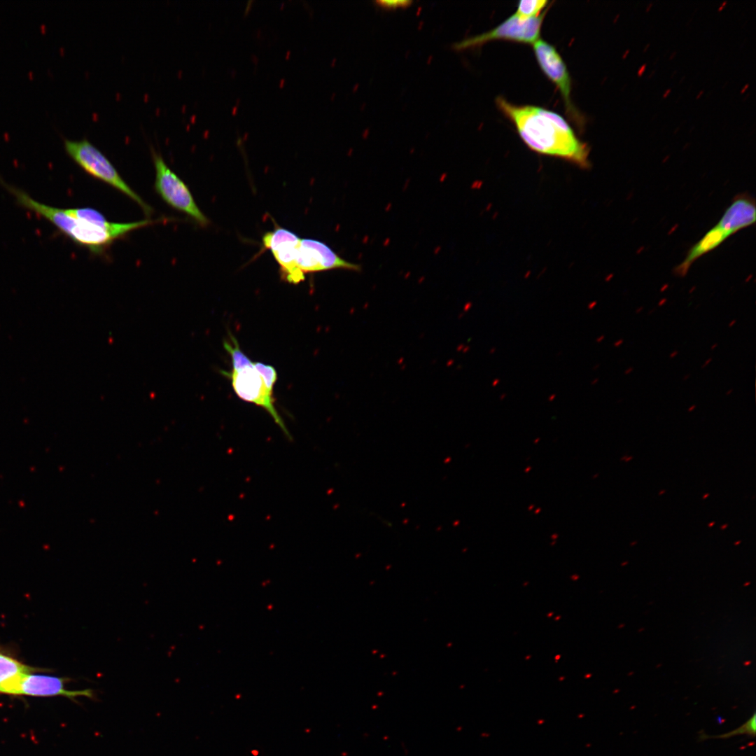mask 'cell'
<instances>
[{"mask_svg":"<svg viewBox=\"0 0 756 756\" xmlns=\"http://www.w3.org/2000/svg\"><path fill=\"white\" fill-rule=\"evenodd\" d=\"M666 302V298H663V299H662L661 300H659V303H658V306H659V307H662V306H663V305H664V304H665Z\"/></svg>","mask_w":756,"mask_h":756,"instance_id":"cell-27","label":"cell"},{"mask_svg":"<svg viewBox=\"0 0 756 756\" xmlns=\"http://www.w3.org/2000/svg\"><path fill=\"white\" fill-rule=\"evenodd\" d=\"M624 343L623 339H619L613 343L614 347H620Z\"/></svg>","mask_w":756,"mask_h":756,"instance_id":"cell-20","label":"cell"},{"mask_svg":"<svg viewBox=\"0 0 756 756\" xmlns=\"http://www.w3.org/2000/svg\"><path fill=\"white\" fill-rule=\"evenodd\" d=\"M152 157L157 193L171 207L187 214L200 225L207 226L209 220L197 205L188 186L167 165L160 153L153 150Z\"/></svg>","mask_w":756,"mask_h":756,"instance_id":"cell-4","label":"cell"},{"mask_svg":"<svg viewBox=\"0 0 756 756\" xmlns=\"http://www.w3.org/2000/svg\"><path fill=\"white\" fill-rule=\"evenodd\" d=\"M755 714L753 715L741 727L734 731L727 733L724 735L719 736L718 737L726 738L738 734H748L755 736Z\"/></svg>","mask_w":756,"mask_h":756,"instance_id":"cell-16","label":"cell"},{"mask_svg":"<svg viewBox=\"0 0 756 756\" xmlns=\"http://www.w3.org/2000/svg\"><path fill=\"white\" fill-rule=\"evenodd\" d=\"M632 458H633V457H632V456H629V457L626 458L625 459V461H629V460H631V459H632Z\"/></svg>","mask_w":756,"mask_h":756,"instance_id":"cell-44","label":"cell"},{"mask_svg":"<svg viewBox=\"0 0 756 756\" xmlns=\"http://www.w3.org/2000/svg\"><path fill=\"white\" fill-rule=\"evenodd\" d=\"M727 526H728V524H724V525H722V526H721V529H724V528H727Z\"/></svg>","mask_w":756,"mask_h":756,"instance_id":"cell-41","label":"cell"},{"mask_svg":"<svg viewBox=\"0 0 756 756\" xmlns=\"http://www.w3.org/2000/svg\"><path fill=\"white\" fill-rule=\"evenodd\" d=\"M629 52H630V50H629V49H627V50H626V51L624 52V54H623V55H622V59H625V58H626V57H627V56H628V55L629 54Z\"/></svg>","mask_w":756,"mask_h":756,"instance_id":"cell-29","label":"cell"},{"mask_svg":"<svg viewBox=\"0 0 756 756\" xmlns=\"http://www.w3.org/2000/svg\"><path fill=\"white\" fill-rule=\"evenodd\" d=\"M496 102L532 150L564 159L582 168L589 167L588 146L577 137L562 116L539 106L515 105L502 97H498Z\"/></svg>","mask_w":756,"mask_h":756,"instance_id":"cell-1","label":"cell"},{"mask_svg":"<svg viewBox=\"0 0 756 756\" xmlns=\"http://www.w3.org/2000/svg\"><path fill=\"white\" fill-rule=\"evenodd\" d=\"M633 371H634V368L633 367H629L624 370V373L625 375H629L630 374H631L633 372Z\"/></svg>","mask_w":756,"mask_h":756,"instance_id":"cell-23","label":"cell"},{"mask_svg":"<svg viewBox=\"0 0 756 756\" xmlns=\"http://www.w3.org/2000/svg\"><path fill=\"white\" fill-rule=\"evenodd\" d=\"M748 87H749V84H748V83L746 84V85H744V86L743 87V88L741 89V92H741V94H743V93H745V92H746V91L747 90V89L748 88Z\"/></svg>","mask_w":756,"mask_h":756,"instance_id":"cell-25","label":"cell"},{"mask_svg":"<svg viewBox=\"0 0 756 756\" xmlns=\"http://www.w3.org/2000/svg\"><path fill=\"white\" fill-rule=\"evenodd\" d=\"M224 374L230 379L235 393L241 399L265 409L282 430L289 435L283 419L274 407L273 391L267 387L254 363L250 361L241 368L232 369L230 372Z\"/></svg>","mask_w":756,"mask_h":756,"instance_id":"cell-6","label":"cell"},{"mask_svg":"<svg viewBox=\"0 0 756 756\" xmlns=\"http://www.w3.org/2000/svg\"><path fill=\"white\" fill-rule=\"evenodd\" d=\"M730 236L728 232L715 225L690 248L685 260L674 269V273L678 276H685L698 258L716 248Z\"/></svg>","mask_w":756,"mask_h":756,"instance_id":"cell-12","label":"cell"},{"mask_svg":"<svg viewBox=\"0 0 756 756\" xmlns=\"http://www.w3.org/2000/svg\"><path fill=\"white\" fill-rule=\"evenodd\" d=\"M671 90L670 88L666 90L665 92L663 94V96H662L663 98H666L668 96V94L671 93Z\"/></svg>","mask_w":756,"mask_h":756,"instance_id":"cell-24","label":"cell"},{"mask_svg":"<svg viewBox=\"0 0 756 756\" xmlns=\"http://www.w3.org/2000/svg\"><path fill=\"white\" fill-rule=\"evenodd\" d=\"M714 524H715V522H710V523H709V524H708V526L710 528V527H712V526H713Z\"/></svg>","mask_w":756,"mask_h":756,"instance_id":"cell-40","label":"cell"},{"mask_svg":"<svg viewBox=\"0 0 756 756\" xmlns=\"http://www.w3.org/2000/svg\"><path fill=\"white\" fill-rule=\"evenodd\" d=\"M676 52H673V55H671V57H670V59H673V58L674 57V56L676 55Z\"/></svg>","mask_w":756,"mask_h":756,"instance_id":"cell-45","label":"cell"},{"mask_svg":"<svg viewBox=\"0 0 756 756\" xmlns=\"http://www.w3.org/2000/svg\"><path fill=\"white\" fill-rule=\"evenodd\" d=\"M643 307H640L636 308L635 312H636V314H638L641 313L643 312Z\"/></svg>","mask_w":756,"mask_h":756,"instance_id":"cell-31","label":"cell"},{"mask_svg":"<svg viewBox=\"0 0 756 756\" xmlns=\"http://www.w3.org/2000/svg\"><path fill=\"white\" fill-rule=\"evenodd\" d=\"M649 47H650V43H648L646 45V46L643 48V52H646L648 50V49L649 48Z\"/></svg>","mask_w":756,"mask_h":756,"instance_id":"cell-39","label":"cell"},{"mask_svg":"<svg viewBox=\"0 0 756 756\" xmlns=\"http://www.w3.org/2000/svg\"><path fill=\"white\" fill-rule=\"evenodd\" d=\"M712 360H713V358H712V357H709L708 358H707V359H706V360H705V361L704 362V363H703V364L701 365V369H704V368H706V367H707V366H708V365L709 364H710V363L712 362Z\"/></svg>","mask_w":756,"mask_h":756,"instance_id":"cell-19","label":"cell"},{"mask_svg":"<svg viewBox=\"0 0 756 756\" xmlns=\"http://www.w3.org/2000/svg\"><path fill=\"white\" fill-rule=\"evenodd\" d=\"M664 492H665V490H662V491H660V492L659 493V495H661V494H662V493H664Z\"/></svg>","mask_w":756,"mask_h":756,"instance_id":"cell-47","label":"cell"},{"mask_svg":"<svg viewBox=\"0 0 756 756\" xmlns=\"http://www.w3.org/2000/svg\"><path fill=\"white\" fill-rule=\"evenodd\" d=\"M66 681H68V678L28 673L22 676L16 694L38 696L59 695L71 699H75L77 696H85L91 699H95L96 695L92 689L88 688L75 691L67 690L64 687Z\"/></svg>","mask_w":756,"mask_h":756,"instance_id":"cell-10","label":"cell"},{"mask_svg":"<svg viewBox=\"0 0 756 756\" xmlns=\"http://www.w3.org/2000/svg\"><path fill=\"white\" fill-rule=\"evenodd\" d=\"M505 397V394H503V395H502V396H500V398H501L500 399H503V398H504Z\"/></svg>","mask_w":756,"mask_h":756,"instance_id":"cell-48","label":"cell"},{"mask_svg":"<svg viewBox=\"0 0 756 756\" xmlns=\"http://www.w3.org/2000/svg\"><path fill=\"white\" fill-rule=\"evenodd\" d=\"M554 397H555V395H552V396H551L550 397V398L549 400H552V399H554Z\"/></svg>","mask_w":756,"mask_h":756,"instance_id":"cell-46","label":"cell"},{"mask_svg":"<svg viewBox=\"0 0 756 756\" xmlns=\"http://www.w3.org/2000/svg\"><path fill=\"white\" fill-rule=\"evenodd\" d=\"M703 93H704L703 90L699 91V93L697 94L696 97V99H699L702 96Z\"/></svg>","mask_w":756,"mask_h":756,"instance_id":"cell-35","label":"cell"},{"mask_svg":"<svg viewBox=\"0 0 756 756\" xmlns=\"http://www.w3.org/2000/svg\"><path fill=\"white\" fill-rule=\"evenodd\" d=\"M718 343H716V342H715V343H713V344H712V345L710 346V350H712V351H713V350H715V349H716V348L718 347Z\"/></svg>","mask_w":756,"mask_h":756,"instance_id":"cell-34","label":"cell"},{"mask_svg":"<svg viewBox=\"0 0 756 756\" xmlns=\"http://www.w3.org/2000/svg\"><path fill=\"white\" fill-rule=\"evenodd\" d=\"M598 382V378H596V379H594V380H593V381L592 382V385H593V384L594 385V384H596V383H597Z\"/></svg>","mask_w":756,"mask_h":756,"instance_id":"cell-38","label":"cell"},{"mask_svg":"<svg viewBox=\"0 0 756 756\" xmlns=\"http://www.w3.org/2000/svg\"><path fill=\"white\" fill-rule=\"evenodd\" d=\"M547 10L548 8L539 16L528 19L520 18L514 13L492 29L455 43L454 48L461 50L496 40L533 44L539 39L540 29Z\"/></svg>","mask_w":756,"mask_h":756,"instance_id":"cell-5","label":"cell"},{"mask_svg":"<svg viewBox=\"0 0 756 756\" xmlns=\"http://www.w3.org/2000/svg\"><path fill=\"white\" fill-rule=\"evenodd\" d=\"M30 670L16 659L0 653V692L16 694L22 676Z\"/></svg>","mask_w":756,"mask_h":756,"instance_id":"cell-13","label":"cell"},{"mask_svg":"<svg viewBox=\"0 0 756 756\" xmlns=\"http://www.w3.org/2000/svg\"><path fill=\"white\" fill-rule=\"evenodd\" d=\"M596 301H595V302H592L591 304H589L588 305V309H593V308H594V307L596 306Z\"/></svg>","mask_w":756,"mask_h":756,"instance_id":"cell-30","label":"cell"},{"mask_svg":"<svg viewBox=\"0 0 756 756\" xmlns=\"http://www.w3.org/2000/svg\"><path fill=\"white\" fill-rule=\"evenodd\" d=\"M375 4L377 6H379L383 8L391 10V9H396V8H400L407 7L412 4V1H405V0H403V1H402V0H398V1H395V0H393V1L379 0V1H375Z\"/></svg>","mask_w":756,"mask_h":756,"instance_id":"cell-17","label":"cell"},{"mask_svg":"<svg viewBox=\"0 0 756 756\" xmlns=\"http://www.w3.org/2000/svg\"><path fill=\"white\" fill-rule=\"evenodd\" d=\"M533 45L540 69L559 88L565 102L567 113L575 120H580L570 99V78L561 57L553 46L543 40L539 38Z\"/></svg>","mask_w":756,"mask_h":756,"instance_id":"cell-8","label":"cell"},{"mask_svg":"<svg viewBox=\"0 0 756 756\" xmlns=\"http://www.w3.org/2000/svg\"><path fill=\"white\" fill-rule=\"evenodd\" d=\"M690 377V374H685V376H684V377H682V380H683V381H687V379H689Z\"/></svg>","mask_w":756,"mask_h":756,"instance_id":"cell-36","label":"cell"},{"mask_svg":"<svg viewBox=\"0 0 756 756\" xmlns=\"http://www.w3.org/2000/svg\"><path fill=\"white\" fill-rule=\"evenodd\" d=\"M8 189L21 206L45 218L74 241L94 253H102L115 240L131 232L128 230H113L102 227L70 215L66 209L38 202L23 191L11 187Z\"/></svg>","mask_w":756,"mask_h":756,"instance_id":"cell-2","label":"cell"},{"mask_svg":"<svg viewBox=\"0 0 756 756\" xmlns=\"http://www.w3.org/2000/svg\"><path fill=\"white\" fill-rule=\"evenodd\" d=\"M604 339H605V335H602L599 336L598 337H597L596 342H598V343L601 342Z\"/></svg>","mask_w":756,"mask_h":756,"instance_id":"cell-28","label":"cell"},{"mask_svg":"<svg viewBox=\"0 0 756 756\" xmlns=\"http://www.w3.org/2000/svg\"><path fill=\"white\" fill-rule=\"evenodd\" d=\"M548 3L546 0H522L519 2L514 13L522 19L536 18L540 15V12Z\"/></svg>","mask_w":756,"mask_h":756,"instance_id":"cell-14","label":"cell"},{"mask_svg":"<svg viewBox=\"0 0 756 756\" xmlns=\"http://www.w3.org/2000/svg\"><path fill=\"white\" fill-rule=\"evenodd\" d=\"M678 353L679 351L678 350H674L671 351L669 354V358L671 359L676 358L678 355Z\"/></svg>","mask_w":756,"mask_h":756,"instance_id":"cell-21","label":"cell"},{"mask_svg":"<svg viewBox=\"0 0 756 756\" xmlns=\"http://www.w3.org/2000/svg\"><path fill=\"white\" fill-rule=\"evenodd\" d=\"M727 1H723V2H722V4H720V6H719V7H718V12H720V11H722V10H723V9H724V8H725V6H727Z\"/></svg>","mask_w":756,"mask_h":756,"instance_id":"cell-22","label":"cell"},{"mask_svg":"<svg viewBox=\"0 0 756 756\" xmlns=\"http://www.w3.org/2000/svg\"><path fill=\"white\" fill-rule=\"evenodd\" d=\"M300 240L297 234L281 227L265 233L262 237L265 248L271 251L280 266L281 277L295 284L304 279V274L295 263V249Z\"/></svg>","mask_w":756,"mask_h":756,"instance_id":"cell-9","label":"cell"},{"mask_svg":"<svg viewBox=\"0 0 756 756\" xmlns=\"http://www.w3.org/2000/svg\"><path fill=\"white\" fill-rule=\"evenodd\" d=\"M696 407V405H691V406H690V407H689V408L687 409V411H688V412H692V411H694V410H695Z\"/></svg>","mask_w":756,"mask_h":756,"instance_id":"cell-32","label":"cell"},{"mask_svg":"<svg viewBox=\"0 0 756 756\" xmlns=\"http://www.w3.org/2000/svg\"><path fill=\"white\" fill-rule=\"evenodd\" d=\"M295 263L304 274L335 269L361 270L360 265L343 259L323 242L312 239H300L295 249Z\"/></svg>","mask_w":756,"mask_h":756,"instance_id":"cell-7","label":"cell"},{"mask_svg":"<svg viewBox=\"0 0 756 756\" xmlns=\"http://www.w3.org/2000/svg\"><path fill=\"white\" fill-rule=\"evenodd\" d=\"M255 367L262 375L267 387L273 391L274 386L277 379V374L274 368L270 365L257 362L254 363Z\"/></svg>","mask_w":756,"mask_h":756,"instance_id":"cell-15","label":"cell"},{"mask_svg":"<svg viewBox=\"0 0 756 756\" xmlns=\"http://www.w3.org/2000/svg\"><path fill=\"white\" fill-rule=\"evenodd\" d=\"M736 323V319H732L728 324L729 328H732Z\"/></svg>","mask_w":756,"mask_h":756,"instance_id":"cell-26","label":"cell"},{"mask_svg":"<svg viewBox=\"0 0 756 756\" xmlns=\"http://www.w3.org/2000/svg\"><path fill=\"white\" fill-rule=\"evenodd\" d=\"M646 67H647V64H642V65L640 66V68L638 69V71H637V76H638V77H641V76H642L643 75L644 72H645V70H646Z\"/></svg>","mask_w":756,"mask_h":756,"instance_id":"cell-18","label":"cell"},{"mask_svg":"<svg viewBox=\"0 0 756 756\" xmlns=\"http://www.w3.org/2000/svg\"><path fill=\"white\" fill-rule=\"evenodd\" d=\"M733 391H734L733 388H730L729 390L727 391V392H726V396H729V395H731V394L732 393V392H733Z\"/></svg>","mask_w":756,"mask_h":756,"instance_id":"cell-37","label":"cell"},{"mask_svg":"<svg viewBox=\"0 0 756 756\" xmlns=\"http://www.w3.org/2000/svg\"><path fill=\"white\" fill-rule=\"evenodd\" d=\"M494 381H495V382H493V386H496V384L497 383H498V382H499V379H496V380H494Z\"/></svg>","mask_w":756,"mask_h":756,"instance_id":"cell-42","label":"cell"},{"mask_svg":"<svg viewBox=\"0 0 756 756\" xmlns=\"http://www.w3.org/2000/svg\"><path fill=\"white\" fill-rule=\"evenodd\" d=\"M68 155L86 173L103 181L135 202L149 216L152 208L130 188L107 157L87 139L64 140Z\"/></svg>","mask_w":756,"mask_h":756,"instance_id":"cell-3","label":"cell"},{"mask_svg":"<svg viewBox=\"0 0 756 756\" xmlns=\"http://www.w3.org/2000/svg\"><path fill=\"white\" fill-rule=\"evenodd\" d=\"M738 543H740V541L737 542L736 543V545H737V544H738Z\"/></svg>","mask_w":756,"mask_h":756,"instance_id":"cell-49","label":"cell"},{"mask_svg":"<svg viewBox=\"0 0 756 756\" xmlns=\"http://www.w3.org/2000/svg\"><path fill=\"white\" fill-rule=\"evenodd\" d=\"M755 220V201L743 194L734 198L717 225L732 235L753 225Z\"/></svg>","mask_w":756,"mask_h":756,"instance_id":"cell-11","label":"cell"},{"mask_svg":"<svg viewBox=\"0 0 756 756\" xmlns=\"http://www.w3.org/2000/svg\"><path fill=\"white\" fill-rule=\"evenodd\" d=\"M652 5H653V4H652V3H650V4H648V5L647 6V7H646V8H645V11H646V12H649V11L650 10V9L652 8Z\"/></svg>","mask_w":756,"mask_h":756,"instance_id":"cell-33","label":"cell"},{"mask_svg":"<svg viewBox=\"0 0 756 756\" xmlns=\"http://www.w3.org/2000/svg\"><path fill=\"white\" fill-rule=\"evenodd\" d=\"M708 496H709V493H707L706 494H705V495H704V496H703V499H706V498H707V497H708Z\"/></svg>","mask_w":756,"mask_h":756,"instance_id":"cell-43","label":"cell"}]
</instances>
